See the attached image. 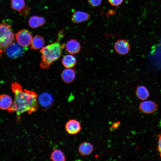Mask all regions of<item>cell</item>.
I'll list each match as a JSON object with an SVG mask.
<instances>
[{
  "label": "cell",
  "instance_id": "6da1fadb",
  "mask_svg": "<svg viewBox=\"0 0 161 161\" xmlns=\"http://www.w3.org/2000/svg\"><path fill=\"white\" fill-rule=\"evenodd\" d=\"M11 88L14 94L15 100L12 106L8 112H15L18 119L25 112L30 114L36 112L38 108L37 100V95L32 91L23 90L21 84L17 82L12 83Z\"/></svg>",
  "mask_w": 161,
  "mask_h": 161
},
{
  "label": "cell",
  "instance_id": "7a4b0ae2",
  "mask_svg": "<svg viewBox=\"0 0 161 161\" xmlns=\"http://www.w3.org/2000/svg\"><path fill=\"white\" fill-rule=\"evenodd\" d=\"M64 35L63 30L59 31L56 41L41 49L40 50L41 55L40 65L42 69H49L51 64L61 56L64 45L61 44L60 41Z\"/></svg>",
  "mask_w": 161,
  "mask_h": 161
},
{
  "label": "cell",
  "instance_id": "3957f363",
  "mask_svg": "<svg viewBox=\"0 0 161 161\" xmlns=\"http://www.w3.org/2000/svg\"><path fill=\"white\" fill-rule=\"evenodd\" d=\"M15 35L11 25L6 22L0 24V56H2L5 49L13 42Z\"/></svg>",
  "mask_w": 161,
  "mask_h": 161
},
{
  "label": "cell",
  "instance_id": "277c9868",
  "mask_svg": "<svg viewBox=\"0 0 161 161\" xmlns=\"http://www.w3.org/2000/svg\"><path fill=\"white\" fill-rule=\"evenodd\" d=\"M17 43L23 47L26 48L31 44L32 36L31 33L26 29H22L15 35Z\"/></svg>",
  "mask_w": 161,
  "mask_h": 161
},
{
  "label": "cell",
  "instance_id": "5b68a950",
  "mask_svg": "<svg viewBox=\"0 0 161 161\" xmlns=\"http://www.w3.org/2000/svg\"><path fill=\"white\" fill-rule=\"evenodd\" d=\"M25 48L17 43L13 42L5 49L4 52L10 58H17L22 56L24 53Z\"/></svg>",
  "mask_w": 161,
  "mask_h": 161
},
{
  "label": "cell",
  "instance_id": "8992f818",
  "mask_svg": "<svg viewBox=\"0 0 161 161\" xmlns=\"http://www.w3.org/2000/svg\"><path fill=\"white\" fill-rule=\"evenodd\" d=\"M115 51L120 55L127 54L130 49V45L127 40L124 39H120L116 41L114 45Z\"/></svg>",
  "mask_w": 161,
  "mask_h": 161
},
{
  "label": "cell",
  "instance_id": "52a82bcc",
  "mask_svg": "<svg viewBox=\"0 0 161 161\" xmlns=\"http://www.w3.org/2000/svg\"><path fill=\"white\" fill-rule=\"evenodd\" d=\"M65 129L66 131L70 134H77L81 130L80 123L76 120H70L66 123Z\"/></svg>",
  "mask_w": 161,
  "mask_h": 161
},
{
  "label": "cell",
  "instance_id": "ba28073f",
  "mask_svg": "<svg viewBox=\"0 0 161 161\" xmlns=\"http://www.w3.org/2000/svg\"><path fill=\"white\" fill-rule=\"evenodd\" d=\"M158 108L157 105L154 102L148 100L141 102L139 106V109L143 113L149 114L156 112Z\"/></svg>",
  "mask_w": 161,
  "mask_h": 161
},
{
  "label": "cell",
  "instance_id": "9c48e42d",
  "mask_svg": "<svg viewBox=\"0 0 161 161\" xmlns=\"http://www.w3.org/2000/svg\"><path fill=\"white\" fill-rule=\"evenodd\" d=\"M65 47L66 51L72 55L78 53L81 49V45L80 43L74 39H72L68 41L66 43Z\"/></svg>",
  "mask_w": 161,
  "mask_h": 161
},
{
  "label": "cell",
  "instance_id": "30bf717a",
  "mask_svg": "<svg viewBox=\"0 0 161 161\" xmlns=\"http://www.w3.org/2000/svg\"><path fill=\"white\" fill-rule=\"evenodd\" d=\"M40 105L43 108H48L52 105L53 99L52 96L49 93L44 92L40 94L38 98Z\"/></svg>",
  "mask_w": 161,
  "mask_h": 161
},
{
  "label": "cell",
  "instance_id": "8fae6325",
  "mask_svg": "<svg viewBox=\"0 0 161 161\" xmlns=\"http://www.w3.org/2000/svg\"><path fill=\"white\" fill-rule=\"evenodd\" d=\"M90 18L89 13L81 11H77L73 13L71 20L73 22L78 24L86 21Z\"/></svg>",
  "mask_w": 161,
  "mask_h": 161
},
{
  "label": "cell",
  "instance_id": "7c38bea8",
  "mask_svg": "<svg viewBox=\"0 0 161 161\" xmlns=\"http://www.w3.org/2000/svg\"><path fill=\"white\" fill-rule=\"evenodd\" d=\"M61 75L63 81L66 83H69L75 79V70L74 69L67 68L62 71Z\"/></svg>",
  "mask_w": 161,
  "mask_h": 161
},
{
  "label": "cell",
  "instance_id": "4fadbf2b",
  "mask_svg": "<svg viewBox=\"0 0 161 161\" xmlns=\"http://www.w3.org/2000/svg\"><path fill=\"white\" fill-rule=\"evenodd\" d=\"M94 149L93 145L90 142H84L79 145L78 151L83 156H86L91 154Z\"/></svg>",
  "mask_w": 161,
  "mask_h": 161
},
{
  "label": "cell",
  "instance_id": "5bb4252c",
  "mask_svg": "<svg viewBox=\"0 0 161 161\" xmlns=\"http://www.w3.org/2000/svg\"><path fill=\"white\" fill-rule=\"evenodd\" d=\"M11 97L9 95L3 94L0 95V109L2 110H8L13 105Z\"/></svg>",
  "mask_w": 161,
  "mask_h": 161
},
{
  "label": "cell",
  "instance_id": "9a60e30c",
  "mask_svg": "<svg viewBox=\"0 0 161 161\" xmlns=\"http://www.w3.org/2000/svg\"><path fill=\"white\" fill-rule=\"evenodd\" d=\"M44 44L43 37L41 35H36L32 38L30 48L35 50H38L42 49Z\"/></svg>",
  "mask_w": 161,
  "mask_h": 161
},
{
  "label": "cell",
  "instance_id": "2e32d148",
  "mask_svg": "<svg viewBox=\"0 0 161 161\" xmlns=\"http://www.w3.org/2000/svg\"><path fill=\"white\" fill-rule=\"evenodd\" d=\"M45 20L43 17L37 16H33L29 19L28 24L32 28H36L43 25Z\"/></svg>",
  "mask_w": 161,
  "mask_h": 161
},
{
  "label": "cell",
  "instance_id": "e0dca14e",
  "mask_svg": "<svg viewBox=\"0 0 161 161\" xmlns=\"http://www.w3.org/2000/svg\"><path fill=\"white\" fill-rule=\"evenodd\" d=\"M62 63L65 67L71 68L75 66L77 63V60L76 58L72 54H67L63 57Z\"/></svg>",
  "mask_w": 161,
  "mask_h": 161
},
{
  "label": "cell",
  "instance_id": "ac0fdd59",
  "mask_svg": "<svg viewBox=\"0 0 161 161\" xmlns=\"http://www.w3.org/2000/svg\"><path fill=\"white\" fill-rule=\"evenodd\" d=\"M136 94L138 98L144 100L147 99L149 96V93L147 89L144 86L137 87L136 90Z\"/></svg>",
  "mask_w": 161,
  "mask_h": 161
},
{
  "label": "cell",
  "instance_id": "d6986e66",
  "mask_svg": "<svg viewBox=\"0 0 161 161\" xmlns=\"http://www.w3.org/2000/svg\"><path fill=\"white\" fill-rule=\"evenodd\" d=\"M50 159L54 161H64L65 157L62 151L59 149H55L50 154Z\"/></svg>",
  "mask_w": 161,
  "mask_h": 161
},
{
  "label": "cell",
  "instance_id": "ffe728a7",
  "mask_svg": "<svg viewBox=\"0 0 161 161\" xmlns=\"http://www.w3.org/2000/svg\"><path fill=\"white\" fill-rule=\"evenodd\" d=\"M11 5L14 10L20 12L25 7L24 0H11Z\"/></svg>",
  "mask_w": 161,
  "mask_h": 161
},
{
  "label": "cell",
  "instance_id": "44dd1931",
  "mask_svg": "<svg viewBox=\"0 0 161 161\" xmlns=\"http://www.w3.org/2000/svg\"><path fill=\"white\" fill-rule=\"evenodd\" d=\"M102 0H87L89 4L93 7H97L100 5Z\"/></svg>",
  "mask_w": 161,
  "mask_h": 161
},
{
  "label": "cell",
  "instance_id": "7402d4cb",
  "mask_svg": "<svg viewBox=\"0 0 161 161\" xmlns=\"http://www.w3.org/2000/svg\"><path fill=\"white\" fill-rule=\"evenodd\" d=\"M110 4L112 6H117L123 3V0H108Z\"/></svg>",
  "mask_w": 161,
  "mask_h": 161
},
{
  "label": "cell",
  "instance_id": "603a6c76",
  "mask_svg": "<svg viewBox=\"0 0 161 161\" xmlns=\"http://www.w3.org/2000/svg\"><path fill=\"white\" fill-rule=\"evenodd\" d=\"M158 148L161 157V134L159 136V141Z\"/></svg>",
  "mask_w": 161,
  "mask_h": 161
},
{
  "label": "cell",
  "instance_id": "cb8c5ba5",
  "mask_svg": "<svg viewBox=\"0 0 161 161\" xmlns=\"http://www.w3.org/2000/svg\"><path fill=\"white\" fill-rule=\"evenodd\" d=\"M160 126L161 127V119L160 121Z\"/></svg>",
  "mask_w": 161,
  "mask_h": 161
}]
</instances>
